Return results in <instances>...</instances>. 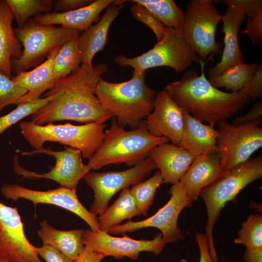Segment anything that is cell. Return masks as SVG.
<instances>
[{
    "instance_id": "obj_18",
    "label": "cell",
    "mask_w": 262,
    "mask_h": 262,
    "mask_svg": "<svg viewBox=\"0 0 262 262\" xmlns=\"http://www.w3.org/2000/svg\"><path fill=\"white\" fill-rule=\"evenodd\" d=\"M225 174L218 152L198 155L180 180L187 196L194 202L205 187Z\"/></svg>"
},
{
    "instance_id": "obj_39",
    "label": "cell",
    "mask_w": 262,
    "mask_h": 262,
    "mask_svg": "<svg viewBox=\"0 0 262 262\" xmlns=\"http://www.w3.org/2000/svg\"><path fill=\"white\" fill-rule=\"evenodd\" d=\"M222 1L228 7L248 17L254 16L262 11V0H223Z\"/></svg>"
},
{
    "instance_id": "obj_3",
    "label": "cell",
    "mask_w": 262,
    "mask_h": 262,
    "mask_svg": "<svg viewBox=\"0 0 262 262\" xmlns=\"http://www.w3.org/2000/svg\"><path fill=\"white\" fill-rule=\"evenodd\" d=\"M145 77V72H133L128 81L115 83L101 78L96 86L98 100L121 127H140L154 109L158 92L147 85Z\"/></svg>"
},
{
    "instance_id": "obj_31",
    "label": "cell",
    "mask_w": 262,
    "mask_h": 262,
    "mask_svg": "<svg viewBox=\"0 0 262 262\" xmlns=\"http://www.w3.org/2000/svg\"><path fill=\"white\" fill-rule=\"evenodd\" d=\"M18 27L23 26L32 16L50 12L51 0H6Z\"/></svg>"
},
{
    "instance_id": "obj_8",
    "label": "cell",
    "mask_w": 262,
    "mask_h": 262,
    "mask_svg": "<svg viewBox=\"0 0 262 262\" xmlns=\"http://www.w3.org/2000/svg\"><path fill=\"white\" fill-rule=\"evenodd\" d=\"M14 32L22 46L21 56L12 63V72L16 75L28 69L36 67L56 49L80 32L55 25H41L30 18Z\"/></svg>"
},
{
    "instance_id": "obj_24",
    "label": "cell",
    "mask_w": 262,
    "mask_h": 262,
    "mask_svg": "<svg viewBox=\"0 0 262 262\" xmlns=\"http://www.w3.org/2000/svg\"><path fill=\"white\" fill-rule=\"evenodd\" d=\"M14 16L6 0H0V72L11 78L12 63L21 55L22 46L16 37Z\"/></svg>"
},
{
    "instance_id": "obj_15",
    "label": "cell",
    "mask_w": 262,
    "mask_h": 262,
    "mask_svg": "<svg viewBox=\"0 0 262 262\" xmlns=\"http://www.w3.org/2000/svg\"><path fill=\"white\" fill-rule=\"evenodd\" d=\"M82 241L84 246L106 256H112L117 260L128 257L136 260L141 252H151L156 255L163 250L165 243L161 233L152 240H135L127 235L122 237L111 236L106 232L84 230Z\"/></svg>"
},
{
    "instance_id": "obj_46",
    "label": "cell",
    "mask_w": 262,
    "mask_h": 262,
    "mask_svg": "<svg viewBox=\"0 0 262 262\" xmlns=\"http://www.w3.org/2000/svg\"><path fill=\"white\" fill-rule=\"evenodd\" d=\"M0 262H16L9 256L0 253Z\"/></svg>"
},
{
    "instance_id": "obj_4",
    "label": "cell",
    "mask_w": 262,
    "mask_h": 262,
    "mask_svg": "<svg viewBox=\"0 0 262 262\" xmlns=\"http://www.w3.org/2000/svg\"><path fill=\"white\" fill-rule=\"evenodd\" d=\"M169 142L165 137H157L151 134L143 124L127 131L114 119L110 127L105 131L100 146L89 159L86 164L88 170L122 163L132 167L148 157L155 147Z\"/></svg>"
},
{
    "instance_id": "obj_19",
    "label": "cell",
    "mask_w": 262,
    "mask_h": 262,
    "mask_svg": "<svg viewBox=\"0 0 262 262\" xmlns=\"http://www.w3.org/2000/svg\"><path fill=\"white\" fill-rule=\"evenodd\" d=\"M126 0H115L109 5L95 24L79 35L78 45L82 65L93 66L95 55L103 50L107 43L109 28L126 5Z\"/></svg>"
},
{
    "instance_id": "obj_34",
    "label": "cell",
    "mask_w": 262,
    "mask_h": 262,
    "mask_svg": "<svg viewBox=\"0 0 262 262\" xmlns=\"http://www.w3.org/2000/svg\"><path fill=\"white\" fill-rule=\"evenodd\" d=\"M47 101V98L43 97L31 102L20 103L14 110L0 116V135L22 119L34 114Z\"/></svg>"
},
{
    "instance_id": "obj_6",
    "label": "cell",
    "mask_w": 262,
    "mask_h": 262,
    "mask_svg": "<svg viewBox=\"0 0 262 262\" xmlns=\"http://www.w3.org/2000/svg\"><path fill=\"white\" fill-rule=\"evenodd\" d=\"M105 123L92 122L82 125L66 123L38 125L32 121L20 124L21 132L35 149L43 147L47 142H58L80 150L84 159L91 158L102 143Z\"/></svg>"
},
{
    "instance_id": "obj_40",
    "label": "cell",
    "mask_w": 262,
    "mask_h": 262,
    "mask_svg": "<svg viewBox=\"0 0 262 262\" xmlns=\"http://www.w3.org/2000/svg\"><path fill=\"white\" fill-rule=\"evenodd\" d=\"M36 250L39 257L46 262H75L54 247L43 245L41 247H36Z\"/></svg>"
},
{
    "instance_id": "obj_13",
    "label": "cell",
    "mask_w": 262,
    "mask_h": 262,
    "mask_svg": "<svg viewBox=\"0 0 262 262\" xmlns=\"http://www.w3.org/2000/svg\"><path fill=\"white\" fill-rule=\"evenodd\" d=\"M22 155L45 154L52 156L55 164L50 170L45 173H38L23 168L18 162V157L15 156L14 167L15 172L23 176V178L46 179L58 183L61 187L76 191L78 184L83 176L89 172L87 164L82 160V152L74 148H66L62 151H54L44 147L31 151H19Z\"/></svg>"
},
{
    "instance_id": "obj_37",
    "label": "cell",
    "mask_w": 262,
    "mask_h": 262,
    "mask_svg": "<svg viewBox=\"0 0 262 262\" xmlns=\"http://www.w3.org/2000/svg\"><path fill=\"white\" fill-rule=\"evenodd\" d=\"M241 33L247 35L256 46H262V11L254 16L248 17Z\"/></svg>"
},
{
    "instance_id": "obj_30",
    "label": "cell",
    "mask_w": 262,
    "mask_h": 262,
    "mask_svg": "<svg viewBox=\"0 0 262 262\" xmlns=\"http://www.w3.org/2000/svg\"><path fill=\"white\" fill-rule=\"evenodd\" d=\"M79 35L64 43L56 55L52 69L53 85L60 80L70 75L82 64L78 45Z\"/></svg>"
},
{
    "instance_id": "obj_20",
    "label": "cell",
    "mask_w": 262,
    "mask_h": 262,
    "mask_svg": "<svg viewBox=\"0 0 262 262\" xmlns=\"http://www.w3.org/2000/svg\"><path fill=\"white\" fill-rule=\"evenodd\" d=\"M198 154L169 143L155 147L149 157L159 169L163 183L174 184L180 181Z\"/></svg>"
},
{
    "instance_id": "obj_28",
    "label": "cell",
    "mask_w": 262,
    "mask_h": 262,
    "mask_svg": "<svg viewBox=\"0 0 262 262\" xmlns=\"http://www.w3.org/2000/svg\"><path fill=\"white\" fill-rule=\"evenodd\" d=\"M259 62L252 64L244 63L234 65L224 70L220 75L208 79L217 88L223 87L231 92H239L247 83L254 75Z\"/></svg>"
},
{
    "instance_id": "obj_22",
    "label": "cell",
    "mask_w": 262,
    "mask_h": 262,
    "mask_svg": "<svg viewBox=\"0 0 262 262\" xmlns=\"http://www.w3.org/2000/svg\"><path fill=\"white\" fill-rule=\"evenodd\" d=\"M246 16L235 9L227 6L222 15V33L224 34V48L220 61L213 67H210L209 78L217 77L229 67L244 63V55L238 42V31Z\"/></svg>"
},
{
    "instance_id": "obj_11",
    "label": "cell",
    "mask_w": 262,
    "mask_h": 262,
    "mask_svg": "<svg viewBox=\"0 0 262 262\" xmlns=\"http://www.w3.org/2000/svg\"><path fill=\"white\" fill-rule=\"evenodd\" d=\"M156 168L154 162L148 156L124 171L87 172L82 179L94 194V199L89 211L96 215L101 214L108 207V203L114 195L143 181Z\"/></svg>"
},
{
    "instance_id": "obj_45",
    "label": "cell",
    "mask_w": 262,
    "mask_h": 262,
    "mask_svg": "<svg viewBox=\"0 0 262 262\" xmlns=\"http://www.w3.org/2000/svg\"><path fill=\"white\" fill-rule=\"evenodd\" d=\"M242 260L245 262H262V249H246Z\"/></svg>"
},
{
    "instance_id": "obj_10",
    "label": "cell",
    "mask_w": 262,
    "mask_h": 262,
    "mask_svg": "<svg viewBox=\"0 0 262 262\" xmlns=\"http://www.w3.org/2000/svg\"><path fill=\"white\" fill-rule=\"evenodd\" d=\"M262 117L238 125L226 121L217 123L218 153L224 173L248 160L262 147Z\"/></svg>"
},
{
    "instance_id": "obj_44",
    "label": "cell",
    "mask_w": 262,
    "mask_h": 262,
    "mask_svg": "<svg viewBox=\"0 0 262 262\" xmlns=\"http://www.w3.org/2000/svg\"><path fill=\"white\" fill-rule=\"evenodd\" d=\"M104 257L102 254L95 252L85 246L84 249L75 262H100Z\"/></svg>"
},
{
    "instance_id": "obj_12",
    "label": "cell",
    "mask_w": 262,
    "mask_h": 262,
    "mask_svg": "<svg viewBox=\"0 0 262 262\" xmlns=\"http://www.w3.org/2000/svg\"><path fill=\"white\" fill-rule=\"evenodd\" d=\"M168 193L171 195L169 200L153 215L139 221L129 220L125 224L111 228L106 232L123 234L154 227L160 230L165 244L182 239L183 235L178 227L179 216L184 208L191 206L193 202L187 196L180 181L173 184Z\"/></svg>"
},
{
    "instance_id": "obj_29",
    "label": "cell",
    "mask_w": 262,
    "mask_h": 262,
    "mask_svg": "<svg viewBox=\"0 0 262 262\" xmlns=\"http://www.w3.org/2000/svg\"><path fill=\"white\" fill-rule=\"evenodd\" d=\"M141 4L166 27L182 29L185 13L173 0H133Z\"/></svg>"
},
{
    "instance_id": "obj_2",
    "label": "cell",
    "mask_w": 262,
    "mask_h": 262,
    "mask_svg": "<svg viewBox=\"0 0 262 262\" xmlns=\"http://www.w3.org/2000/svg\"><path fill=\"white\" fill-rule=\"evenodd\" d=\"M201 73L185 72L181 79L164 89L183 110L202 122L214 126L232 117L250 101L240 92H225L213 86L204 72L206 62L199 63Z\"/></svg>"
},
{
    "instance_id": "obj_36",
    "label": "cell",
    "mask_w": 262,
    "mask_h": 262,
    "mask_svg": "<svg viewBox=\"0 0 262 262\" xmlns=\"http://www.w3.org/2000/svg\"><path fill=\"white\" fill-rule=\"evenodd\" d=\"M133 17L138 21L143 23L150 28L160 42L164 37L167 27L159 21L143 5L135 3L131 8Z\"/></svg>"
},
{
    "instance_id": "obj_17",
    "label": "cell",
    "mask_w": 262,
    "mask_h": 262,
    "mask_svg": "<svg viewBox=\"0 0 262 262\" xmlns=\"http://www.w3.org/2000/svg\"><path fill=\"white\" fill-rule=\"evenodd\" d=\"M143 124L152 135L165 137L179 146L183 128V110L163 89L157 93L154 109Z\"/></svg>"
},
{
    "instance_id": "obj_14",
    "label": "cell",
    "mask_w": 262,
    "mask_h": 262,
    "mask_svg": "<svg viewBox=\"0 0 262 262\" xmlns=\"http://www.w3.org/2000/svg\"><path fill=\"white\" fill-rule=\"evenodd\" d=\"M6 198L16 201L23 198L38 204H49L67 210L83 220L94 231L100 230L98 217L88 211L78 199L76 191L60 187L48 191L34 190L18 184H4L0 189Z\"/></svg>"
},
{
    "instance_id": "obj_23",
    "label": "cell",
    "mask_w": 262,
    "mask_h": 262,
    "mask_svg": "<svg viewBox=\"0 0 262 262\" xmlns=\"http://www.w3.org/2000/svg\"><path fill=\"white\" fill-rule=\"evenodd\" d=\"M183 128L179 146L198 155L218 152L217 131L183 110Z\"/></svg>"
},
{
    "instance_id": "obj_21",
    "label": "cell",
    "mask_w": 262,
    "mask_h": 262,
    "mask_svg": "<svg viewBox=\"0 0 262 262\" xmlns=\"http://www.w3.org/2000/svg\"><path fill=\"white\" fill-rule=\"evenodd\" d=\"M114 0H96L90 4L78 9L66 12H50L30 18L33 22L41 25H56L82 32L100 19V13Z\"/></svg>"
},
{
    "instance_id": "obj_33",
    "label": "cell",
    "mask_w": 262,
    "mask_h": 262,
    "mask_svg": "<svg viewBox=\"0 0 262 262\" xmlns=\"http://www.w3.org/2000/svg\"><path fill=\"white\" fill-rule=\"evenodd\" d=\"M234 243L245 246L246 249H262V215L250 214L242 224Z\"/></svg>"
},
{
    "instance_id": "obj_43",
    "label": "cell",
    "mask_w": 262,
    "mask_h": 262,
    "mask_svg": "<svg viewBox=\"0 0 262 262\" xmlns=\"http://www.w3.org/2000/svg\"><path fill=\"white\" fill-rule=\"evenodd\" d=\"M196 239L200 252L199 262H214L210 255L207 239L205 234L196 232Z\"/></svg>"
},
{
    "instance_id": "obj_7",
    "label": "cell",
    "mask_w": 262,
    "mask_h": 262,
    "mask_svg": "<svg viewBox=\"0 0 262 262\" xmlns=\"http://www.w3.org/2000/svg\"><path fill=\"white\" fill-rule=\"evenodd\" d=\"M201 61L187 43L182 29L169 27L164 38L146 52L133 58L121 54L115 58L118 65L131 66L136 73L158 66H168L176 72H181Z\"/></svg>"
},
{
    "instance_id": "obj_5",
    "label": "cell",
    "mask_w": 262,
    "mask_h": 262,
    "mask_svg": "<svg viewBox=\"0 0 262 262\" xmlns=\"http://www.w3.org/2000/svg\"><path fill=\"white\" fill-rule=\"evenodd\" d=\"M262 177V158L260 156L235 166L201 191L200 196L205 204L208 214L205 235L214 262H218V256L214 246L213 229L222 208L227 202L233 200L241 190Z\"/></svg>"
},
{
    "instance_id": "obj_26",
    "label": "cell",
    "mask_w": 262,
    "mask_h": 262,
    "mask_svg": "<svg viewBox=\"0 0 262 262\" xmlns=\"http://www.w3.org/2000/svg\"><path fill=\"white\" fill-rule=\"evenodd\" d=\"M38 234L44 245L51 246L75 261L84 249V229L62 230L51 227L46 220L40 224Z\"/></svg>"
},
{
    "instance_id": "obj_9",
    "label": "cell",
    "mask_w": 262,
    "mask_h": 262,
    "mask_svg": "<svg viewBox=\"0 0 262 262\" xmlns=\"http://www.w3.org/2000/svg\"><path fill=\"white\" fill-rule=\"evenodd\" d=\"M182 27L187 43L205 62L213 60L221 52L216 41V32L222 15L213 0H192L186 6Z\"/></svg>"
},
{
    "instance_id": "obj_42",
    "label": "cell",
    "mask_w": 262,
    "mask_h": 262,
    "mask_svg": "<svg viewBox=\"0 0 262 262\" xmlns=\"http://www.w3.org/2000/svg\"><path fill=\"white\" fill-rule=\"evenodd\" d=\"M262 102H256L250 110L245 115L236 117L231 123L232 124L238 125L247 123L254 121L262 117Z\"/></svg>"
},
{
    "instance_id": "obj_32",
    "label": "cell",
    "mask_w": 262,
    "mask_h": 262,
    "mask_svg": "<svg viewBox=\"0 0 262 262\" xmlns=\"http://www.w3.org/2000/svg\"><path fill=\"white\" fill-rule=\"evenodd\" d=\"M163 183L161 173L157 171L149 179L133 185L130 189L140 214L147 215L150 206L153 204L156 190Z\"/></svg>"
},
{
    "instance_id": "obj_16",
    "label": "cell",
    "mask_w": 262,
    "mask_h": 262,
    "mask_svg": "<svg viewBox=\"0 0 262 262\" xmlns=\"http://www.w3.org/2000/svg\"><path fill=\"white\" fill-rule=\"evenodd\" d=\"M0 253L16 262H43L27 238L16 207L0 202Z\"/></svg>"
},
{
    "instance_id": "obj_25",
    "label": "cell",
    "mask_w": 262,
    "mask_h": 262,
    "mask_svg": "<svg viewBox=\"0 0 262 262\" xmlns=\"http://www.w3.org/2000/svg\"><path fill=\"white\" fill-rule=\"evenodd\" d=\"M60 48L56 49L43 62L33 69L20 72L12 79L28 91L20 103L38 99L42 94L53 86L52 81L53 65Z\"/></svg>"
},
{
    "instance_id": "obj_41",
    "label": "cell",
    "mask_w": 262,
    "mask_h": 262,
    "mask_svg": "<svg viewBox=\"0 0 262 262\" xmlns=\"http://www.w3.org/2000/svg\"><path fill=\"white\" fill-rule=\"evenodd\" d=\"M56 12H66L78 9L92 3V0H57L54 1Z\"/></svg>"
},
{
    "instance_id": "obj_38",
    "label": "cell",
    "mask_w": 262,
    "mask_h": 262,
    "mask_svg": "<svg viewBox=\"0 0 262 262\" xmlns=\"http://www.w3.org/2000/svg\"><path fill=\"white\" fill-rule=\"evenodd\" d=\"M250 100L262 98V64L259 63L256 70L246 85L240 91Z\"/></svg>"
},
{
    "instance_id": "obj_35",
    "label": "cell",
    "mask_w": 262,
    "mask_h": 262,
    "mask_svg": "<svg viewBox=\"0 0 262 262\" xmlns=\"http://www.w3.org/2000/svg\"><path fill=\"white\" fill-rule=\"evenodd\" d=\"M27 92L26 88L0 72V112L9 105L19 104Z\"/></svg>"
},
{
    "instance_id": "obj_27",
    "label": "cell",
    "mask_w": 262,
    "mask_h": 262,
    "mask_svg": "<svg viewBox=\"0 0 262 262\" xmlns=\"http://www.w3.org/2000/svg\"><path fill=\"white\" fill-rule=\"evenodd\" d=\"M140 215L129 188H125L113 204L98 217L100 230L106 232L123 220Z\"/></svg>"
},
{
    "instance_id": "obj_1",
    "label": "cell",
    "mask_w": 262,
    "mask_h": 262,
    "mask_svg": "<svg viewBox=\"0 0 262 262\" xmlns=\"http://www.w3.org/2000/svg\"><path fill=\"white\" fill-rule=\"evenodd\" d=\"M108 70L104 64L81 65L44 94L47 101L31 115V121L41 125L63 120L105 123L113 116L98 100L95 89Z\"/></svg>"
}]
</instances>
